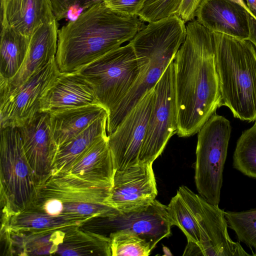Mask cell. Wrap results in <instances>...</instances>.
I'll return each instance as SVG.
<instances>
[{"mask_svg":"<svg viewBox=\"0 0 256 256\" xmlns=\"http://www.w3.org/2000/svg\"><path fill=\"white\" fill-rule=\"evenodd\" d=\"M16 128L38 189L51 177L58 149L52 136L50 114L39 112Z\"/></svg>","mask_w":256,"mask_h":256,"instance_id":"obj_14","label":"cell"},{"mask_svg":"<svg viewBox=\"0 0 256 256\" xmlns=\"http://www.w3.org/2000/svg\"><path fill=\"white\" fill-rule=\"evenodd\" d=\"M6 18L10 26L28 36L40 26L56 19L52 0H8Z\"/></svg>","mask_w":256,"mask_h":256,"instance_id":"obj_19","label":"cell"},{"mask_svg":"<svg viewBox=\"0 0 256 256\" xmlns=\"http://www.w3.org/2000/svg\"><path fill=\"white\" fill-rule=\"evenodd\" d=\"M76 72L91 84L99 102L108 114L133 86L139 74V66L134 50L128 42Z\"/></svg>","mask_w":256,"mask_h":256,"instance_id":"obj_6","label":"cell"},{"mask_svg":"<svg viewBox=\"0 0 256 256\" xmlns=\"http://www.w3.org/2000/svg\"><path fill=\"white\" fill-rule=\"evenodd\" d=\"M0 193L2 226L36 199L38 184L16 128L0 130Z\"/></svg>","mask_w":256,"mask_h":256,"instance_id":"obj_5","label":"cell"},{"mask_svg":"<svg viewBox=\"0 0 256 256\" xmlns=\"http://www.w3.org/2000/svg\"><path fill=\"white\" fill-rule=\"evenodd\" d=\"M186 23L174 60L176 134L183 138L198 133L222 106L213 34L196 19Z\"/></svg>","mask_w":256,"mask_h":256,"instance_id":"obj_1","label":"cell"},{"mask_svg":"<svg viewBox=\"0 0 256 256\" xmlns=\"http://www.w3.org/2000/svg\"><path fill=\"white\" fill-rule=\"evenodd\" d=\"M233 165L244 175L256 178V120L251 128L242 132L238 140Z\"/></svg>","mask_w":256,"mask_h":256,"instance_id":"obj_25","label":"cell"},{"mask_svg":"<svg viewBox=\"0 0 256 256\" xmlns=\"http://www.w3.org/2000/svg\"><path fill=\"white\" fill-rule=\"evenodd\" d=\"M178 192L192 210L200 231V239L196 255L252 256L230 237L224 211L218 205L208 202L186 186H180Z\"/></svg>","mask_w":256,"mask_h":256,"instance_id":"obj_9","label":"cell"},{"mask_svg":"<svg viewBox=\"0 0 256 256\" xmlns=\"http://www.w3.org/2000/svg\"><path fill=\"white\" fill-rule=\"evenodd\" d=\"M101 104H92L50 114L54 142L58 148L82 132L100 117L108 114Z\"/></svg>","mask_w":256,"mask_h":256,"instance_id":"obj_20","label":"cell"},{"mask_svg":"<svg viewBox=\"0 0 256 256\" xmlns=\"http://www.w3.org/2000/svg\"><path fill=\"white\" fill-rule=\"evenodd\" d=\"M0 80L13 78L26 58L30 36L24 35L8 24L1 26Z\"/></svg>","mask_w":256,"mask_h":256,"instance_id":"obj_22","label":"cell"},{"mask_svg":"<svg viewBox=\"0 0 256 256\" xmlns=\"http://www.w3.org/2000/svg\"><path fill=\"white\" fill-rule=\"evenodd\" d=\"M154 96V87L140 98L115 130L108 135L116 172L138 164Z\"/></svg>","mask_w":256,"mask_h":256,"instance_id":"obj_12","label":"cell"},{"mask_svg":"<svg viewBox=\"0 0 256 256\" xmlns=\"http://www.w3.org/2000/svg\"><path fill=\"white\" fill-rule=\"evenodd\" d=\"M155 96L138 164H153L177 132L172 61L154 86Z\"/></svg>","mask_w":256,"mask_h":256,"instance_id":"obj_8","label":"cell"},{"mask_svg":"<svg viewBox=\"0 0 256 256\" xmlns=\"http://www.w3.org/2000/svg\"><path fill=\"white\" fill-rule=\"evenodd\" d=\"M232 0L236 2H238V4H240L242 6L247 10V12H248L249 14L254 17L252 13L249 10L246 4V3L244 2V0Z\"/></svg>","mask_w":256,"mask_h":256,"instance_id":"obj_34","label":"cell"},{"mask_svg":"<svg viewBox=\"0 0 256 256\" xmlns=\"http://www.w3.org/2000/svg\"><path fill=\"white\" fill-rule=\"evenodd\" d=\"M107 120L108 114L99 118L82 132L58 148L52 176L68 170L96 140L108 136Z\"/></svg>","mask_w":256,"mask_h":256,"instance_id":"obj_21","label":"cell"},{"mask_svg":"<svg viewBox=\"0 0 256 256\" xmlns=\"http://www.w3.org/2000/svg\"><path fill=\"white\" fill-rule=\"evenodd\" d=\"M110 238L112 256H148L153 250L150 242L128 230H116Z\"/></svg>","mask_w":256,"mask_h":256,"instance_id":"obj_26","label":"cell"},{"mask_svg":"<svg viewBox=\"0 0 256 256\" xmlns=\"http://www.w3.org/2000/svg\"><path fill=\"white\" fill-rule=\"evenodd\" d=\"M232 132L230 122L212 114L198 132L194 181L199 194L218 205L222 173Z\"/></svg>","mask_w":256,"mask_h":256,"instance_id":"obj_7","label":"cell"},{"mask_svg":"<svg viewBox=\"0 0 256 256\" xmlns=\"http://www.w3.org/2000/svg\"><path fill=\"white\" fill-rule=\"evenodd\" d=\"M196 18L212 32L246 40L250 36L249 14L232 0H203Z\"/></svg>","mask_w":256,"mask_h":256,"instance_id":"obj_16","label":"cell"},{"mask_svg":"<svg viewBox=\"0 0 256 256\" xmlns=\"http://www.w3.org/2000/svg\"><path fill=\"white\" fill-rule=\"evenodd\" d=\"M60 73L54 57L20 86L0 96V130L16 128L40 112L41 100Z\"/></svg>","mask_w":256,"mask_h":256,"instance_id":"obj_11","label":"cell"},{"mask_svg":"<svg viewBox=\"0 0 256 256\" xmlns=\"http://www.w3.org/2000/svg\"><path fill=\"white\" fill-rule=\"evenodd\" d=\"M92 104H100L91 84L76 72H60L43 96L40 112L52 114Z\"/></svg>","mask_w":256,"mask_h":256,"instance_id":"obj_17","label":"cell"},{"mask_svg":"<svg viewBox=\"0 0 256 256\" xmlns=\"http://www.w3.org/2000/svg\"><path fill=\"white\" fill-rule=\"evenodd\" d=\"M147 0H101L109 9L128 16H138Z\"/></svg>","mask_w":256,"mask_h":256,"instance_id":"obj_29","label":"cell"},{"mask_svg":"<svg viewBox=\"0 0 256 256\" xmlns=\"http://www.w3.org/2000/svg\"><path fill=\"white\" fill-rule=\"evenodd\" d=\"M58 31V23L56 18L35 30L30 36L27 54L19 72L8 80H0V96L20 86L56 57Z\"/></svg>","mask_w":256,"mask_h":256,"instance_id":"obj_15","label":"cell"},{"mask_svg":"<svg viewBox=\"0 0 256 256\" xmlns=\"http://www.w3.org/2000/svg\"><path fill=\"white\" fill-rule=\"evenodd\" d=\"M182 0H147L138 17L150 22L177 15Z\"/></svg>","mask_w":256,"mask_h":256,"instance_id":"obj_28","label":"cell"},{"mask_svg":"<svg viewBox=\"0 0 256 256\" xmlns=\"http://www.w3.org/2000/svg\"><path fill=\"white\" fill-rule=\"evenodd\" d=\"M246 4L252 13L254 18L256 19V0H246Z\"/></svg>","mask_w":256,"mask_h":256,"instance_id":"obj_33","label":"cell"},{"mask_svg":"<svg viewBox=\"0 0 256 256\" xmlns=\"http://www.w3.org/2000/svg\"><path fill=\"white\" fill-rule=\"evenodd\" d=\"M249 24L250 34L248 40H249L253 44L256 50V19L250 14Z\"/></svg>","mask_w":256,"mask_h":256,"instance_id":"obj_31","label":"cell"},{"mask_svg":"<svg viewBox=\"0 0 256 256\" xmlns=\"http://www.w3.org/2000/svg\"><path fill=\"white\" fill-rule=\"evenodd\" d=\"M228 224L239 241L256 251V210L240 212H224Z\"/></svg>","mask_w":256,"mask_h":256,"instance_id":"obj_27","label":"cell"},{"mask_svg":"<svg viewBox=\"0 0 256 256\" xmlns=\"http://www.w3.org/2000/svg\"><path fill=\"white\" fill-rule=\"evenodd\" d=\"M144 25L138 16L116 13L102 1L94 3L58 30L56 60L60 72L78 71L129 42Z\"/></svg>","mask_w":256,"mask_h":256,"instance_id":"obj_2","label":"cell"},{"mask_svg":"<svg viewBox=\"0 0 256 256\" xmlns=\"http://www.w3.org/2000/svg\"><path fill=\"white\" fill-rule=\"evenodd\" d=\"M222 106L242 120H256V50L249 40L212 32Z\"/></svg>","mask_w":256,"mask_h":256,"instance_id":"obj_4","label":"cell"},{"mask_svg":"<svg viewBox=\"0 0 256 256\" xmlns=\"http://www.w3.org/2000/svg\"><path fill=\"white\" fill-rule=\"evenodd\" d=\"M152 164L116 171L108 204L122 214L144 210L158 194Z\"/></svg>","mask_w":256,"mask_h":256,"instance_id":"obj_13","label":"cell"},{"mask_svg":"<svg viewBox=\"0 0 256 256\" xmlns=\"http://www.w3.org/2000/svg\"><path fill=\"white\" fill-rule=\"evenodd\" d=\"M8 0H0L1 26L8 24L6 18V6Z\"/></svg>","mask_w":256,"mask_h":256,"instance_id":"obj_32","label":"cell"},{"mask_svg":"<svg viewBox=\"0 0 256 256\" xmlns=\"http://www.w3.org/2000/svg\"><path fill=\"white\" fill-rule=\"evenodd\" d=\"M77 228H72L66 232L56 252L60 254L112 256L110 237L84 232Z\"/></svg>","mask_w":256,"mask_h":256,"instance_id":"obj_23","label":"cell"},{"mask_svg":"<svg viewBox=\"0 0 256 256\" xmlns=\"http://www.w3.org/2000/svg\"><path fill=\"white\" fill-rule=\"evenodd\" d=\"M107 218L118 224L117 230H128L136 233L150 242L152 249L160 240L171 234L172 225L167 206L156 200L144 210L124 214L118 212Z\"/></svg>","mask_w":256,"mask_h":256,"instance_id":"obj_18","label":"cell"},{"mask_svg":"<svg viewBox=\"0 0 256 256\" xmlns=\"http://www.w3.org/2000/svg\"><path fill=\"white\" fill-rule=\"evenodd\" d=\"M116 170L108 136L96 140L67 171L51 176L52 182L85 192L110 190Z\"/></svg>","mask_w":256,"mask_h":256,"instance_id":"obj_10","label":"cell"},{"mask_svg":"<svg viewBox=\"0 0 256 256\" xmlns=\"http://www.w3.org/2000/svg\"><path fill=\"white\" fill-rule=\"evenodd\" d=\"M167 209L172 225L178 226L186 236L188 243L194 245L192 254L196 255L200 242V231L192 210L178 192L172 198Z\"/></svg>","mask_w":256,"mask_h":256,"instance_id":"obj_24","label":"cell"},{"mask_svg":"<svg viewBox=\"0 0 256 256\" xmlns=\"http://www.w3.org/2000/svg\"><path fill=\"white\" fill-rule=\"evenodd\" d=\"M186 23L176 16L148 22L128 42L139 66L133 86L108 114L106 132L112 133L140 98L154 88L186 40Z\"/></svg>","mask_w":256,"mask_h":256,"instance_id":"obj_3","label":"cell"},{"mask_svg":"<svg viewBox=\"0 0 256 256\" xmlns=\"http://www.w3.org/2000/svg\"><path fill=\"white\" fill-rule=\"evenodd\" d=\"M203 0H182L177 16L186 22L195 19L197 10Z\"/></svg>","mask_w":256,"mask_h":256,"instance_id":"obj_30","label":"cell"}]
</instances>
